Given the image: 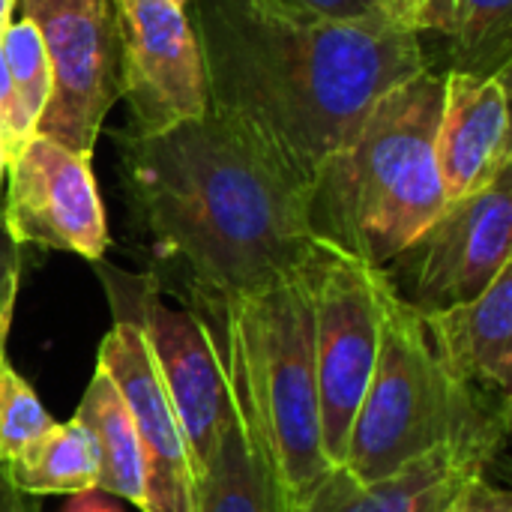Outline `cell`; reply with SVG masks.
<instances>
[{
  "instance_id": "obj_1",
  "label": "cell",
  "mask_w": 512,
  "mask_h": 512,
  "mask_svg": "<svg viewBox=\"0 0 512 512\" xmlns=\"http://www.w3.org/2000/svg\"><path fill=\"white\" fill-rule=\"evenodd\" d=\"M207 111L312 195L369 108L429 66L417 33L282 12L264 0H192Z\"/></svg>"
},
{
  "instance_id": "obj_2",
  "label": "cell",
  "mask_w": 512,
  "mask_h": 512,
  "mask_svg": "<svg viewBox=\"0 0 512 512\" xmlns=\"http://www.w3.org/2000/svg\"><path fill=\"white\" fill-rule=\"evenodd\" d=\"M114 138L138 219L198 306L249 297L315 249L309 195L210 111L156 135Z\"/></svg>"
},
{
  "instance_id": "obj_3",
  "label": "cell",
  "mask_w": 512,
  "mask_h": 512,
  "mask_svg": "<svg viewBox=\"0 0 512 512\" xmlns=\"http://www.w3.org/2000/svg\"><path fill=\"white\" fill-rule=\"evenodd\" d=\"M444 78L426 66L387 90L324 162L309 195L318 243L384 267L447 207L435 162Z\"/></svg>"
},
{
  "instance_id": "obj_4",
  "label": "cell",
  "mask_w": 512,
  "mask_h": 512,
  "mask_svg": "<svg viewBox=\"0 0 512 512\" xmlns=\"http://www.w3.org/2000/svg\"><path fill=\"white\" fill-rule=\"evenodd\" d=\"M507 432L510 399L453 378L435 354L423 315L399 303L387 288L378 360L342 468L360 483H378L450 444L498 456Z\"/></svg>"
},
{
  "instance_id": "obj_5",
  "label": "cell",
  "mask_w": 512,
  "mask_h": 512,
  "mask_svg": "<svg viewBox=\"0 0 512 512\" xmlns=\"http://www.w3.org/2000/svg\"><path fill=\"white\" fill-rule=\"evenodd\" d=\"M309 258L273 285L219 303L240 339L249 381L294 501L330 468L321 450Z\"/></svg>"
},
{
  "instance_id": "obj_6",
  "label": "cell",
  "mask_w": 512,
  "mask_h": 512,
  "mask_svg": "<svg viewBox=\"0 0 512 512\" xmlns=\"http://www.w3.org/2000/svg\"><path fill=\"white\" fill-rule=\"evenodd\" d=\"M309 273L321 450L327 465L336 468L345 462L348 435L375 372L387 282L378 267L324 243H315Z\"/></svg>"
},
{
  "instance_id": "obj_7",
  "label": "cell",
  "mask_w": 512,
  "mask_h": 512,
  "mask_svg": "<svg viewBox=\"0 0 512 512\" xmlns=\"http://www.w3.org/2000/svg\"><path fill=\"white\" fill-rule=\"evenodd\" d=\"M512 264V165L486 189L450 201L381 270L399 303L432 315L480 297Z\"/></svg>"
},
{
  "instance_id": "obj_8",
  "label": "cell",
  "mask_w": 512,
  "mask_h": 512,
  "mask_svg": "<svg viewBox=\"0 0 512 512\" xmlns=\"http://www.w3.org/2000/svg\"><path fill=\"white\" fill-rule=\"evenodd\" d=\"M36 27L48 69L51 96L36 135L90 156L102 120L120 96V27L114 0H21Z\"/></svg>"
},
{
  "instance_id": "obj_9",
  "label": "cell",
  "mask_w": 512,
  "mask_h": 512,
  "mask_svg": "<svg viewBox=\"0 0 512 512\" xmlns=\"http://www.w3.org/2000/svg\"><path fill=\"white\" fill-rule=\"evenodd\" d=\"M99 264L102 285H111L135 309L150 342L159 378L180 420L195 480L207 468L231 411L228 378L207 315L183 312L162 303L153 276H132L111 264Z\"/></svg>"
},
{
  "instance_id": "obj_10",
  "label": "cell",
  "mask_w": 512,
  "mask_h": 512,
  "mask_svg": "<svg viewBox=\"0 0 512 512\" xmlns=\"http://www.w3.org/2000/svg\"><path fill=\"white\" fill-rule=\"evenodd\" d=\"M114 324L99 342L96 366L120 393L144 456V507L141 512H192L195 471L174 405L159 378L150 342L135 309L120 291L105 285Z\"/></svg>"
},
{
  "instance_id": "obj_11",
  "label": "cell",
  "mask_w": 512,
  "mask_h": 512,
  "mask_svg": "<svg viewBox=\"0 0 512 512\" xmlns=\"http://www.w3.org/2000/svg\"><path fill=\"white\" fill-rule=\"evenodd\" d=\"M120 27V96L132 108L135 135H156L207 114L201 51L171 0H114Z\"/></svg>"
},
{
  "instance_id": "obj_12",
  "label": "cell",
  "mask_w": 512,
  "mask_h": 512,
  "mask_svg": "<svg viewBox=\"0 0 512 512\" xmlns=\"http://www.w3.org/2000/svg\"><path fill=\"white\" fill-rule=\"evenodd\" d=\"M6 168L9 189L0 210L18 246L102 261L108 249V219L90 156L72 153L45 135H33Z\"/></svg>"
},
{
  "instance_id": "obj_13",
  "label": "cell",
  "mask_w": 512,
  "mask_h": 512,
  "mask_svg": "<svg viewBox=\"0 0 512 512\" xmlns=\"http://www.w3.org/2000/svg\"><path fill=\"white\" fill-rule=\"evenodd\" d=\"M204 309H210L207 321L228 378L231 411L207 468L195 480L192 512H294V498L255 399L240 339L219 306Z\"/></svg>"
},
{
  "instance_id": "obj_14",
  "label": "cell",
  "mask_w": 512,
  "mask_h": 512,
  "mask_svg": "<svg viewBox=\"0 0 512 512\" xmlns=\"http://www.w3.org/2000/svg\"><path fill=\"white\" fill-rule=\"evenodd\" d=\"M444 105L435 132V162L444 198L459 201L486 189L510 159L507 75L444 72Z\"/></svg>"
},
{
  "instance_id": "obj_15",
  "label": "cell",
  "mask_w": 512,
  "mask_h": 512,
  "mask_svg": "<svg viewBox=\"0 0 512 512\" xmlns=\"http://www.w3.org/2000/svg\"><path fill=\"white\" fill-rule=\"evenodd\" d=\"M492 462L495 456L486 450L450 444L378 483H360L336 465L294 501V512H444L459 489L486 474Z\"/></svg>"
},
{
  "instance_id": "obj_16",
  "label": "cell",
  "mask_w": 512,
  "mask_h": 512,
  "mask_svg": "<svg viewBox=\"0 0 512 512\" xmlns=\"http://www.w3.org/2000/svg\"><path fill=\"white\" fill-rule=\"evenodd\" d=\"M435 354L462 384L510 399L512 264L474 300L423 315Z\"/></svg>"
},
{
  "instance_id": "obj_17",
  "label": "cell",
  "mask_w": 512,
  "mask_h": 512,
  "mask_svg": "<svg viewBox=\"0 0 512 512\" xmlns=\"http://www.w3.org/2000/svg\"><path fill=\"white\" fill-rule=\"evenodd\" d=\"M75 420L87 429L93 450H96V465H99L96 489L102 495L123 498L141 510L144 507V456H141L138 432L120 393L114 390V384L99 366L81 396Z\"/></svg>"
},
{
  "instance_id": "obj_18",
  "label": "cell",
  "mask_w": 512,
  "mask_h": 512,
  "mask_svg": "<svg viewBox=\"0 0 512 512\" xmlns=\"http://www.w3.org/2000/svg\"><path fill=\"white\" fill-rule=\"evenodd\" d=\"M3 474L27 498L81 495L93 492L99 483L93 441L75 417L54 423L30 441L9 465H3Z\"/></svg>"
},
{
  "instance_id": "obj_19",
  "label": "cell",
  "mask_w": 512,
  "mask_h": 512,
  "mask_svg": "<svg viewBox=\"0 0 512 512\" xmlns=\"http://www.w3.org/2000/svg\"><path fill=\"white\" fill-rule=\"evenodd\" d=\"M512 0H450L441 33L450 36V69L495 75L510 69Z\"/></svg>"
},
{
  "instance_id": "obj_20",
  "label": "cell",
  "mask_w": 512,
  "mask_h": 512,
  "mask_svg": "<svg viewBox=\"0 0 512 512\" xmlns=\"http://www.w3.org/2000/svg\"><path fill=\"white\" fill-rule=\"evenodd\" d=\"M0 48H3L9 78L15 84V93H18L27 117L33 123H39V117L48 105V96H51V69H48V57H45L36 27L27 18L12 21L6 27V33L0 36Z\"/></svg>"
},
{
  "instance_id": "obj_21",
  "label": "cell",
  "mask_w": 512,
  "mask_h": 512,
  "mask_svg": "<svg viewBox=\"0 0 512 512\" xmlns=\"http://www.w3.org/2000/svg\"><path fill=\"white\" fill-rule=\"evenodd\" d=\"M54 426L36 390L12 369L9 357L0 360V465H9L30 441Z\"/></svg>"
},
{
  "instance_id": "obj_22",
  "label": "cell",
  "mask_w": 512,
  "mask_h": 512,
  "mask_svg": "<svg viewBox=\"0 0 512 512\" xmlns=\"http://www.w3.org/2000/svg\"><path fill=\"white\" fill-rule=\"evenodd\" d=\"M291 15L327 18V21H351V24H390L378 6V0H264ZM393 27V24H390Z\"/></svg>"
},
{
  "instance_id": "obj_23",
  "label": "cell",
  "mask_w": 512,
  "mask_h": 512,
  "mask_svg": "<svg viewBox=\"0 0 512 512\" xmlns=\"http://www.w3.org/2000/svg\"><path fill=\"white\" fill-rule=\"evenodd\" d=\"M33 135H36V123L27 117V111H24L18 93H15V84L9 78L3 48H0V141H3V150H6V165Z\"/></svg>"
},
{
  "instance_id": "obj_24",
  "label": "cell",
  "mask_w": 512,
  "mask_h": 512,
  "mask_svg": "<svg viewBox=\"0 0 512 512\" xmlns=\"http://www.w3.org/2000/svg\"><path fill=\"white\" fill-rule=\"evenodd\" d=\"M18 279H21V246L6 231L3 210H0V360L6 357V336L12 324Z\"/></svg>"
},
{
  "instance_id": "obj_25",
  "label": "cell",
  "mask_w": 512,
  "mask_h": 512,
  "mask_svg": "<svg viewBox=\"0 0 512 512\" xmlns=\"http://www.w3.org/2000/svg\"><path fill=\"white\" fill-rule=\"evenodd\" d=\"M384 18L408 33L423 36L426 30H441L450 0H378Z\"/></svg>"
},
{
  "instance_id": "obj_26",
  "label": "cell",
  "mask_w": 512,
  "mask_h": 512,
  "mask_svg": "<svg viewBox=\"0 0 512 512\" xmlns=\"http://www.w3.org/2000/svg\"><path fill=\"white\" fill-rule=\"evenodd\" d=\"M444 512H512V498L507 489L489 483L486 474H480L459 489Z\"/></svg>"
},
{
  "instance_id": "obj_27",
  "label": "cell",
  "mask_w": 512,
  "mask_h": 512,
  "mask_svg": "<svg viewBox=\"0 0 512 512\" xmlns=\"http://www.w3.org/2000/svg\"><path fill=\"white\" fill-rule=\"evenodd\" d=\"M63 512H120V507L114 501H108V495H102L99 489H93V492L69 495Z\"/></svg>"
},
{
  "instance_id": "obj_28",
  "label": "cell",
  "mask_w": 512,
  "mask_h": 512,
  "mask_svg": "<svg viewBox=\"0 0 512 512\" xmlns=\"http://www.w3.org/2000/svg\"><path fill=\"white\" fill-rule=\"evenodd\" d=\"M0 512H39L36 498H27L21 495L3 474V465H0Z\"/></svg>"
},
{
  "instance_id": "obj_29",
  "label": "cell",
  "mask_w": 512,
  "mask_h": 512,
  "mask_svg": "<svg viewBox=\"0 0 512 512\" xmlns=\"http://www.w3.org/2000/svg\"><path fill=\"white\" fill-rule=\"evenodd\" d=\"M12 9H15V0H0V36L12 24Z\"/></svg>"
},
{
  "instance_id": "obj_30",
  "label": "cell",
  "mask_w": 512,
  "mask_h": 512,
  "mask_svg": "<svg viewBox=\"0 0 512 512\" xmlns=\"http://www.w3.org/2000/svg\"><path fill=\"white\" fill-rule=\"evenodd\" d=\"M3 171H6V150H3V141H0V177H3Z\"/></svg>"
},
{
  "instance_id": "obj_31",
  "label": "cell",
  "mask_w": 512,
  "mask_h": 512,
  "mask_svg": "<svg viewBox=\"0 0 512 512\" xmlns=\"http://www.w3.org/2000/svg\"><path fill=\"white\" fill-rule=\"evenodd\" d=\"M171 3H177V6H180V9H186V6H189V3H192V0H171Z\"/></svg>"
}]
</instances>
